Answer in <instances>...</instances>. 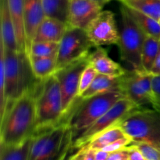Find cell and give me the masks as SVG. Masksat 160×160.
<instances>
[{
	"mask_svg": "<svg viewBox=\"0 0 160 160\" xmlns=\"http://www.w3.org/2000/svg\"><path fill=\"white\" fill-rule=\"evenodd\" d=\"M108 92L122 93L121 77H112L98 73L92 85L79 97L88 99Z\"/></svg>",
	"mask_w": 160,
	"mask_h": 160,
	"instance_id": "cell-18",
	"label": "cell"
},
{
	"mask_svg": "<svg viewBox=\"0 0 160 160\" xmlns=\"http://www.w3.org/2000/svg\"><path fill=\"white\" fill-rule=\"evenodd\" d=\"M117 124L133 142L145 143L160 152V109L136 108Z\"/></svg>",
	"mask_w": 160,
	"mask_h": 160,
	"instance_id": "cell-5",
	"label": "cell"
},
{
	"mask_svg": "<svg viewBox=\"0 0 160 160\" xmlns=\"http://www.w3.org/2000/svg\"><path fill=\"white\" fill-rule=\"evenodd\" d=\"M123 97H126L120 92L105 93L88 99L78 97L65 116L66 122L71 130L72 144Z\"/></svg>",
	"mask_w": 160,
	"mask_h": 160,
	"instance_id": "cell-3",
	"label": "cell"
},
{
	"mask_svg": "<svg viewBox=\"0 0 160 160\" xmlns=\"http://www.w3.org/2000/svg\"><path fill=\"white\" fill-rule=\"evenodd\" d=\"M128 147L129 151V160H145L142 152L133 143L128 145Z\"/></svg>",
	"mask_w": 160,
	"mask_h": 160,
	"instance_id": "cell-33",
	"label": "cell"
},
{
	"mask_svg": "<svg viewBox=\"0 0 160 160\" xmlns=\"http://www.w3.org/2000/svg\"><path fill=\"white\" fill-rule=\"evenodd\" d=\"M83 154H84V149H83V147H81L74 154L72 160H82Z\"/></svg>",
	"mask_w": 160,
	"mask_h": 160,
	"instance_id": "cell-38",
	"label": "cell"
},
{
	"mask_svg": "<svg viewBox=\"0 0 160 160\" xmlns=\"http://www.w3.org/2000/svg\"><path fill=\"white\" fill-rule=\"evenodd\" d=\"M106 160H129V151L126 147L120 150L109 153Z\"/></svg>",
	"mask_w": 160,
	"mask_h": 160,
	"instance_id": "cell-31",
	"label": "cell"
},
{
	"mask_svg": "<svg viewBox=\"0 0 160 160\" xmlns=\"http://www.w3.org/2000/svg\"><path fill=\"white\" fill-rule=\"evenodd\" d=\"M78 149L79 148H76V147H74L73 146H72L71 144V145L66 150V152H64L63 155L61 157L60 160H72L74 154L78 151Z\"/></svg>",
	"mask_w": 160,
	"mask_h": 160,
	"instance_id": "cell-34",
	"label": "cell"
},
{
	"mask_svg": "<svg viewBox=\"0 0 160 160\" xmlns=\"http://www.w3.org/2000/svg\"><path fill=\"white\" fill-rule=\"evenodd\" d=\"M152 91L157 106L160 108V75H153Z\"/></svg>",
	"mask_w": 160,
	"mask_h": 160,
	"instance_id": "cell-32",
	"label": "cell"
},
{
	"mask_svg": "<svg viewBox=\"0 0 160 160\" xmlns=\"http://www.w3.org/2000/svg\"><path fill=\"white\" fill-rule=\"evenodd\" d=\"M151 74L152 75H160V50L152 68Z\"/></svg>",
	"mask_w": 160,
	"mask_h": 160,
	"instance_id": "cell-36",
	"label": "cell"
},
{
	"mask_svg": "<svg viewBox=\"0 0 160 160\" xmlns=\"http://www.w3.org/2000/svg\"><path fill=\"white\" fill-rule=\"evenodd\" d=\"M83 149H84V154H83L82 160H95V150L90 148V147H88V146L83 147Z\"/></svg>",
	"mask_w": 160,
	"mask_h": 160,
	"instance_id": "cell-35",
	"label": "cell"
},
{
	"mask_svg": "<svg viewBox=\"0 0 160 160\" xmlns=\"http://www.w3.org/2000/svg\"><path fill=\"white\" fill-rule=\"evenodd\" d=\"M31 139L32 136L17 145L0 144V160H28Z\"/></svg>",
	"mask_w": 160,
	"mask_h": 160,
	"instance_id": "cell-23",
	"label": "cell"
},
{
	"mask_svg": "<svg viewBox=\"0 0 160 160\" xmlns=\"http://www.w3.org/2000/svg\"><path fill=\"white\" fill-rule=\"evenodd\" d=\"M45 17L42 0H24L23 20L26 35V51H28L38 28Z\"/></svg>",
	"mask_w": 160,
	"mask_h": 160,
	"instance_id": "cell-14",
	"label": "cell"
},
{
	"mask_svg": "<svg viewBox=\"0 0 160 160\" xmlns=\"http://www.w3.org/2000/svg\"><path fill=\"white\" fill-rule=\"evenodd\" d=\"M121 27L120 30V59L128 64L133 71L145 72L142 64V52L147 35L139 28L128 12L126 6H120Z\"/></svg>",
	"mask_w": 160,
	"mask_h": 160,
	"instance_id": "cell-6",
	"label": "cell"
},
{
	"mask_svg": "<svg viewBox=\"0 0 160 160\" xmlns=\"http://www.w3.org/2000/svg\"><path fill=\"white\" fill-rule=\"evenodd\" d=\"M88 64V57H86L55 72L54 75L60 87L62 109L65 116L79 96L81 75Z\"/></svg>",
	"mask_w": 160,
	"mask_h": 160,
	"instance_id": "cell-10",
	"label": "cell"
},
{
	"mask_svg": "<svg viewBox=\"0 0 160 160\" xmlns=\"http://www.w3.org/2000/svg\"><path fill=\"white\" fill-rule=\"evenodd\" d=\"M70 0H42L45 17L67 23Z\"/></svg>",
	"mask_w": 160,
	"mask_h": 160,
	"instance_id": "cell-26",
	"label": "cell"
},
{
	"mask_svg": "<svg viewBox=\"0 0 160 160\" xmlns=\"http://www.w3.org/2000/svg\"><path fill=\"white\" fill-rule=\"evenodd\" d=\"M86 32L95 47L118 45L120 31L115 15L110 10H102L86 28Z\"/></svg>",
	"mask_w": 160,
	"mask_h": 160,
	"instance_id": "cell-11",
	"label": "cell"
},
{
	"mask_svg": "<svg viewBox=\"0 0 160 160\" xmlns=\"http://www.w3.org/2000/svg\"><path fill=\"white\" fill-rule=\"evenodd\" d=\"M159 24H160V18H159Z\"/></svg>",
	"mask_w": 160,
	"mask_h": 160,
	"instance_id": "cell-41",
	"label": "cell"
},
{
	"mask_svg": "<svg viewBox=\"0 0 160 160\" xmlns=\"http://www.w3.org/2000/svg\"><path fill=\"white\" fill-rule=\"evenodd\" d=\"M133 142L132 139L129 136H125L123 137L120 138V139L117 140L116 141H114L112 144H109L108 146H106V147H104L102 150H104L106 152H109V153H111L112 152H116V151L120 150V149H123L124 147H128V145L131 144Z\"/></svg>",
	"mask_w": 160,
	"mask_h": 160,
	"instance_id": "cell-30",
	"label": "cell"
},
{
	"mask_svg": "<svg viewBox=\"0 0 160 160\" xmlns=\"http://www.w3.org/2000/svg\"><path fill=\"white\" fill-rule=\"evenodd\" d=\"M88 64L102 75L112 77H121L128 72L120 64L111 59L107 51L102 46L95 47V50L88 56Z\"/></svg>",
	"mask_w": 160,
	"mask_h": 160,
	"instance_id": "cell-15",
	"label": "cell"
},
{
	"mask_svg": "<svg viewBox=\"0 0 160 160\" xmlns=\"http://www.w3.org/2000/svg\"><path fill=\"white\" fill-rule=\"evenodd\" d=\"M35 132L63 122L65 115L59 82L55 75L40 80L35 87ZM34 132V133H35Z\"/></svg>",
	"mask_w": 160,
	"mask_h": 160,
	"instance_id": "cell-4",
	"label": "cell"
},
{
	"mask_svg": "<svg viewBox=\"0 0 160 160\" xmlns=\"http://www.w3.org/2000/svg\"><path fill=\"white\" fill-rule=\"evenodd\" d=\"M121 5L159 20L160 0H118Z\"/></svg>",
	"mask_w": 160,
	"mask_h": 160,
	"instance_id": "cell-21",
	"label": "cell"
},
{
	"mask_svg": "<svg viewBox=\"0 0 160 160\" xmlns=\"http://www.w3.org/2000/svg\"><path fill=\"white\" fill-rule=\"evenodd\" d=\"M136 108H138L127 97L120 99L107 112L105 113L96 122L84 130L72 145L79 149L84 147L95 136L118 123L127 115Z\"/></svg>",
	"mask_w": 160,
	"mask_h": 160,
	"instance_id": "cell-9",
	"label": "cell"
},
{
	"mask_svg": "<svg viewBox=\"0 0 160 160\" xmlns=\"http://www.w3.org/2000/svg\"><path fill=\"white\" fill-rule=\"evenodd\" d=\"M69 147H70V146H69ZM65 152H66V151H65ZM64 152H63V153H64ZM63 153H62V155H63ZM62 155H61V156H60V157H59V158H58V159H57V160H60V158H61V157H62Z\"/></svg>",
	"mask_w": 160,
	"mask_h": 160,
	"instance_id": "cell-40",
	"label": "cell"
},
{
	"mask_svg": "<svg viewBox=\"0 0 160 160\" xmlns=\"http://www.w3.org/2000/svg\"><path fill=\"white\" fill-rule=\"evenodd\" d=\"M142 152L145 160H160V152L145 143L132 142Z\"/></svg>",
	"mask_w": 160,
	"mask_h": 160,
	"instance_id": "cell-29",
	"label": "cell"
},
{
	"mask_svg": "<svg viewBox=\"0 0 160 160\" xmlns=\"http://www.w3.org/2000/svg\"><path fill=\"white\" fill-rule=\"evenodd\" d=\"M59 43L48 42H32L28 51L29 57H56Z\"/></svg>",
	"mask_w": 160,
	"mask_h": 160,
	"instance_id": "cell-27",
	"label": "cell"
},
{
	"mask_svg": "<svg viewBox=\"0 0 160 160\" xmlns=\"http://www.w3.org/2000/svg\"><path fill=\"white\" fill-rule=\"evenodd\" d=\"M130 15L137 23L139 28L145 32L147 36L153 37L160 40V24L159 20L142 13L138 11L127 7Z\"/></svg>",
	"mask_w": 160,
	"mask_h": 160,
	"instance_id": "cell-22",
	"label": "cell"
},
{
	"mask_svg": "<svg viewBox=\"0 0 160 160\" xmlns=\"http://www.w3.org/2000/svg\"><path fill=\"white\" fill-rule=\"evenodd\" d=\"M98 75V72H96L94 67H92L90 64L87 66L84 71L83 72L81 77V81H80L79 86V96L81 95L89 86L93 83L94 79L95 78L96 75Z\"/></svg>",
	"mask_w": 160,
	"mask_h": 160,
	"instance_id": "cell-28",
	"label": "cell"
},
{
	"mask_svg": "<svg viewBox=\"0 0 160 160\" xmlns=\"http://www.w3.org/2000/svg\"><path fill=\"white\" fill-rule=\"evenodd\" d=\"M92 47L95 45L89 39L85 30L68 27L59 42L56 56V71L88 57Z\"/></svg>",
	"mask_w": 160,
	"mask_h": 160,
	"instance_id": "cell-8",
	"label": "cell"
},
{
	"mask_svg": "<svg viewBox=\"0 0 160 160\" xmlns=\"http://www.w3.org/2000/svg\"><path fill=\"white\" fill-rule=\"evenodd\" d=\"M1 18V44L5 50L19 51L15 28L7 0H0Z\"/></svg>",
	"mask_w": 160,
	"mask_h": 160,
	"instance_id": "cell-17",
	"label": "cell"
},
{
	"mask_svg": "<svg viewBox=\"0 0 160 160\" xmlns=\"http://www.w3.org/2000/svg\"><path fill=\"white\" fill-rule=\"evenodd\" d=\"M91 1L95 2V3H98V4H100V5H102V6H104L106 3H109V2L112 1V0H91Z\"/></svg>",
	"mask_w": 160,
	"mask_h": 160,
	"instance_id": "cell-39",
	"label": "cell"
},
{
	"mask_svg": "<svg viewBox=\"0 0 160 160\" xmlns=\"http://www.w3.org/2000/svg\"><path fill=\"white\" fill-rule=\"evenodd\" d=\"M67 24L58 19L45 17L38 28L33 42H48L59 43L66 31Z\"/></svg>",
	"mask_w": 160,
	"mask_h": 160,
	"instance_id": "cell-16",
	"label": "cell"
},
{
	"mask_svg": "<svg viewBox=\"0 0 160 160\" xmlns=\"http://www.w3.org/2000/svg\"><path fill=\"white\" fill-rule=\"evenodd\" d=\"M11 17L15 28L16 38L19 51L26 52V35L23 20L24 0H7Z\"/></svg>",
	"mask_w": 160,
	"mask_h": 160,
	"instance_id": "cell-19",
	"label": "cell"
},
{
	"mask_svg": "<svg viewBox=\"0 0 160 160\" xmlns=\"http://www.w3.org/2000/svg\"><path fill=\"white\" fill-rule=\"evenodd\" d=\"M153 75L147 72L128 71L121 76V90L138 108H158L152 91Z\"/></svg>",
	"mask_w": 160,
	"mask_h": 160,
	"instance_id": "cell-7",
	"label": "cell"
},
{
	"mask_svg": "<svg viewBox=\"0 0 160 160\" xmlns=\"http://www.w3.org/2000/svg\"><path fill=\"white\" fill-rule=\"evenodd\" d=\"M125 136H127V133L118 124H116L95 136L86 146L95 151L102 150L109 144Z\"/></svg>",
	"mask_w": 160,
	"mask_h": 160,
	"instance_id": "cell-20",
	"label": "cell"
},
{
	"mask_svg": "<svg viewBox=\"0 0 160 160\" xmlns=\"http://www.w3.org/2000/svg\"><path fill=\"white\" fill-rule=\"evenodd\" d=\"M109 152L104 150H96L95 153V160H106L109 156Z\"/></svg>",
	"mask_w": 160,
	"mask_h": 160,
	"instance_id": "cell-37",
	"label": "cell"
},
{
	"mask_svg": "<svg viewBox=\"0 0 160 160\" xmlns=\"http://www.w3.org/2000/svg\"><path fill=\"white\" fill-rule=\"evenodd\" d=\"M35 87L6 104L4 113L0 117V144L17 145L34 135L36 125Z\"/></svg>",
	"mask_w": 160,
	"mask_h": 160,
	"instance_id": "cell-1",
	"label": "cell"
},
{
	"mask_svg": "<svg viewBox=\"0 0 160 160\" xmlns=\"http://www.w3.org/2000/svg\"><path fill=\"white\" fill-rule=\"evenodd\" d=\"M71 130L67 122L55 126L36 160H57L71 145Z\"/></svg>",
	"mask_w": 160,
	"mask_h": 160,
	"instance_id": "cell-12",
	"label": "cell"
},
{
	"mask_svg": "<svg viewBox=\"0 0 160 160\" xmlns=\"http://www.w3.org/2000/svg\"><path fill=\"white\" fill-rule=\"evenodd\" d=\"M0 57L2 58L5 67L6 108V104L34 89L40 80L34 76L30 57L26 52L5 50L1 44Z\"/></svg>",
	"mask_w": 160,
	"mask_h": 160,
	"instance_id": "cell-2",
	"label": "cell"
},
{
	"mask_svg": "<svg viewBox=\"0 0 160 160\" xmlns=\"http://www.w3.org/2000/svg\"><path fill=\"white\" fill-rule=\"evenodd\" d=\"M160 50V40L147 36L142 52V64L144 72L151 74L155 61Z\"/></svg>",
	"mask_w": 160,
	"mask_h": 160,
	"instance_id": "cell-24",
	"label": "cell"
},
{
	"mask_svg": "<svg viewBox=\"0 0 160 160\" xmlns=\"http://www.w3.org/2000/svg\"><path fill=\"white\" fill-rule=\"evenodd\" d=\"M34 76L44 80L54 75L56 71V57H30Z\"/></svg>",
	"mask_w": 160,
	"mask_h": 160,
	"instance_id": "cell-25",
	"label": "cell"
},
{
	"mask_svg": "<svg viewBox=\"0 0 160 160\" xmlns=\"http://www.w3.org/2000/svg\"><path fill=\"white\" fill-rule=\"evenodd\" d=\"M103 6L91 0H70L67 26L86 30L91 22L102 11Z\"/></svg>",
	"mask_w": 160,
	"mask_h": 160,
	"instance_id": "cell-13",
	"label": "cell"
}]
</instances>
